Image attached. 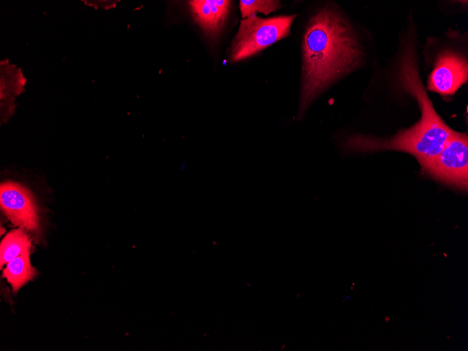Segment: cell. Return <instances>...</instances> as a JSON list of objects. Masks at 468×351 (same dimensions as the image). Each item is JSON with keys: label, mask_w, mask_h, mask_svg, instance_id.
Listing matches in <instances>:
<instances>
[{"label": "cell", "mask_w": 468, "mask_h": 351, "mask_svg": "<svg viewBox=\"0 0 468 351\" xmlns=\"http://www.w3.org/2000/svg\"><path fill=\"white\" fill-rule=\"evenodd\" d=\"M467 81V60L458 54L441 53L431 73L427 88L443 95L454 94Z\"/></svg>", "instance_id": "obj_6"}, {"label": "cell", "mask_w": 468, "mask_h": 351, "mask_svg": "<svg viewBox=\"0 0 468 351\" xmlns=\"http://www.w3.org/2000/svg\"><path fill=\"white\" fill-rule=\"evenodd\" d=\"M188 4L195 20L202 30L209 36H216L228 14L230 1L195 0L189 1Z\"/></svg>", "instance_id": "obj_7"}, {"label": "cell", "mask_w": 468, "mask_h": 351, "mask_svg": "<svg viewBox=\"0 0 468 351\" xmlns=\"http://www.w3.org/2000/svg\"><path fill=\"white\" fill-rule=\"evenodd\" d=\"M0 204L2 211L14 226L28 231L39 230L37 208L28 189L13 181L1 183Z\"/></svg>", "instance_id": "obj_5"}, {"label": "cell", "mask_w": 468, "mask_h": 351, "mask_svg": "<svg viewBox=\"0 0 468 351\" xmlns=\"http://www.w3.org/2000/svg\"><path fill=\"white\" fill-rule=\"evenodd\" d=\"M31 247V240L25 228L19 227L9 232L1 242V268L13 258L30 250Z\"/></svg>", "instance_id": "obj_10"}, {"label": "cell", "mask_w": 468, "mask_h": 351, "mask_svg": "<svg viewBox=\"0 0 468 351\" xmlns=\"http://www.w3.org/2000/svg\"><path fill=\"white\" fill-rule=\"evenodd\" d=\"M36 275V270L30 263L29 250L11 259L3 270V277L7 280L14 292L32 280Z\"/></svg>", "instance_id": "obj_9"}, {"label": "cell", "mask_w": 468, "mask_h": 351, "mask_svg": "<svg viewBox=\"0 0 468 351\" xmlns=\"http://www.w3.org/2000/svg\"><path fill=\"white\" fill-rule=\"evenodd\" d=\"M281 7L280 1L273 0H256L240 1V9L242 17L247 18L256 13H261L268 15L271 12H275Z\"/></svg>", "instance_id": "obj_11"}, {"label": "cell", "mask_w": 468, "mask_h": 351, "mask_svg": "<svg viewBox=\"0 0 468 351\" xmlns=\"http://www.w3.org/2000/svg\"><path fill=\"white\" fill-rule=\"evenodd\" d=\"M184 167H185V164H182V165L179 167V169H180L181 171H184Z\"/></svg>", "instance_id": "obj_12"}, {"label": "cell", "mask_w": 468, "mask_h": 351, "mask_svg": "<svg viewBox=\"0 0 468 351\" xmlns=\"http://www.w3.org/2000/svg\"><path fill=\"white\" fill-rule=\"evenodd\" d=\"M422 170L445 184L464 190L468 183V138L466 133L455 134L439 154Z\"/></svg>", "instance_id": "obj_4"}, {"label": "cell", "mask_w": 468, "mask_h": 351, "mask_svg": "<svg viewBox=\"0 0 468 351\" xmlns=\"http://www.w3.org/2000/svg\"><path fill=\"white\" fill-rule=\"evenodd\" d=\"M303 78L297 119L314 99L334 80L357 67L364 53L347 21L324 8L310 20L303 41Z\"/></svg>", "instance_id": "obj_1"}, {"label": "cell", "mask_w": 468, "mask_h": 351, "mask_svg": "<svg viewBox=\"0 0 468 351\" xmlns=\"http://www.w3.org/2000/svg\"><path fill=\"white\" fill-rule=\"evenodd\" d=\"M27 79L21 69L8 60L0 62V97L1 101L14 102L25 89Z\"/></svg>", "instance_id": "obj_8"}, {"label": "cell", "mask_w": 468, "mask_h": 351, "mask_svg": "<svg viewBox=\"0 0 468 351\" xmlns=\"http://www.w3.org/2000/svg\"><path fill=\"white\" fill-rule=\"evenodd\" d=\"M296 16L261 18L253 15L242 20L233 41L230 60L238 62L248 58L286 37Z\"/></svg>", "instance_id": "obj_3"}, {"label": "cell", "mask_w": 468, "mask_h": 351, "mask_svg": "<svg viewBox=\"0 0 468 351\" xmlns=\"http://www.w3.org/2000/svg\"><path fill=\"white\" fill-rule=\"evenodd\" d=\"M399 69L401 85L417 99L421 116L412 127L388 139L352 135L344 139L343 148L349 152L366 153L397 150L413 155L423 168L442 151L455 134L434 110L419 76L413 47L404 49Z\"/></svg>", "instance_id": "obj_2"}, {"label": "cell", "mask_w": 468, "mask_h": 351, "mask_svg": "<svg viewBox=\"0 0 468 351\" xmlns=\"http://www.w3.org/2000/svg\"><path fill=\"white\" fill-rule=\"evenodd\" d=\"M1 235H2V234L4 233V229H3L2 227L1 228Z\"/></svg>", "instance_id": "obj_13"}]
</instances>
